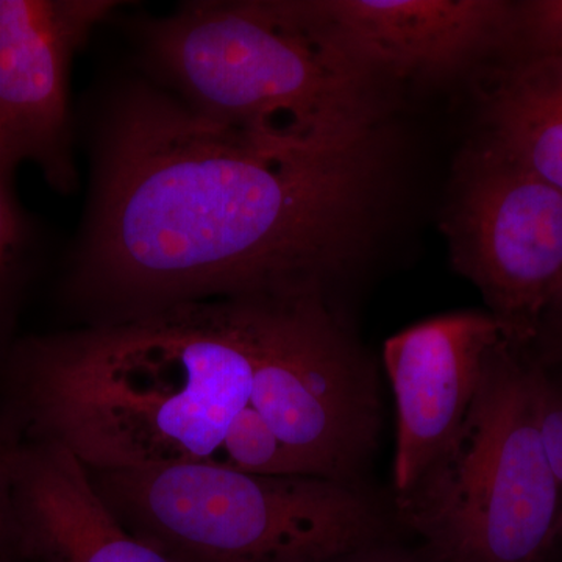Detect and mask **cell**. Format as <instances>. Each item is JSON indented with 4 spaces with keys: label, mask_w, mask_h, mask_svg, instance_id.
I'll return each mask as SVG.
<instances>
[{
    "label": "cell",
    "mask_w": 562,
    "mask_h": 562,
    "mask_svg": "<svg viewBox=\"0 0 562 562\" xmlns=\"http://www.w3.org/2000/svg\"><path fill=\"white\" fill-rule=\"evenodd\" d=\"M222 465L255 475H303L290 450L250 405L236 417L225 436Z\"/></svg>",
    "instance_id": "4fadbf2b"
},
{
    "label": "cell",
    "mask_w": 562,
    "mask_h": 562,
    "mask_svg": "<svg viewBox=\"0 0 562 562\" xmlns=\"http://www.w3.org/2000/svg\"><path fill=\"white\" fill-rule=\"evenodd\" d=\"M111 0H0V176L33 162L60 192L77 184L70 66Z\"/></svg>",
    "instance_id": "ba28073f"
},
{
    "label": "cell",
    "mask_w": 562,
    "mask_h": 562,
    "mask_svg": "<svg viewBox=\"0 0 562 562\" xmlns=\"http://www.w3.org/2000/svg\"><path fill=\"white\" fill-rule=\"evenodd\" d=\"M11 550L35 562H177L120 522L76 454L27 438L13 462Z\"/></svg>",
    "instance_id": "8fae6325"
},
{
    "label": "cell",
    "mask_w": 562,
    "mask_h": 562,
    "mask_svg": "<svg viewBox=\"0 0 562 562\" xmlns=\"http://www.w3.org/2000/svg\"><path fill=\"white\" fill-rule=\"evenodd\" d=\"M250 406L303 475L353 484L379 435V390L368 358L325 295L273 299Z\"/></svg>",
    "instance_id": "8992f818"
},
{
    "label": "cell",
    "mask_w": 562,
    "mask_h": 562,
    "mask_svg": "<svg viewBox=\"0 0 562 562\" xmlns=\"http://www.w3.org/2000/svg\"><path fill=\"white\" fill-rule=\"evenodd\" d=\"M562 538V508L560 513V517H558L557 528H554V535H553V542L557 541V539Z\"/></svg>",
    "instance_id": "ffe728a7"
},
{
    "label": "cell",
    "mask_w": 562,
    "mask_h": 562,
    "mask_svg": "<svg viewBox=\"0 0 562 562\" xmlns=\"http://www.w3.org/2000/svg\"><path fill=\"white\" fill-rule=\"evenodd\" d=\"M503 344L513 342L502 322L480 312L432 317L384 344L397 412L392 468L397 495L419 482L460 430L487 360Z\"/></svg>",
    "instance_id": "9c48e42d"
},
{
    "label": "cell",
    "mask_w": 562,
    "mask_h": 562,
    "mask_svg": "<svg viewBox=\"0 0 562 562\" xmlns=\"http://www.w3.org/2000/svg\"><path fill=\"white\" fill-rule=\"evenodd\" d=\"M155 85L262 138L351 143L384 128L387 81L351 60L310 2L194 0L136 22Z\"/></svg>",
    "instance_id": "3957f363"
},
{
    "label": "cell",
    "mask_w": 562,
    "mask_h": 562,
    "mask_svg": "<svg viewBox=\"0 0 562 562\" xmlns=\"http://www.w3.org/2000/svg\"><path fill=\"white\" fill-rule=\"evenodd\" d=\"M513 36L527 57L562 55V0H532L514 5Z\"/></svg>",
    "instance_id": "5bb4252c"
},
{
    "label": "cell",
    "mask_w": 562,
    "mask_h": 562,
    "mask_svg": "<svg viewBox=\"0 0 562 562\" xmlns=\"http://www.w3.org/2000/svg\"><path fill=\"white\" fill-rule=\"evenodd\" d=\"M24 238V221L11 195L10 179L0 176V305L9 291Z\"/></svg>",
    "instance_id": "2e32d148"
},
{
    "label": "cell",
    "mask_w": 562,
    "mask_h": 562,
    "mask_svg": "<svg viewBox=\"0 0 562 562\" xmlns=\"http://www.w3.org/2000/svg\"><path fill=\"white\" fill-rule=\"evenodd\" d=\"M554 57H562V55H554Z\"/></svg>",
    "instance_id": "7402d4cb"
},
{
    "label": "cell",
    "mask_w": 562,
    "mask_h": 562,
    "mask_svg": "<svg viewBox=\"0 0 562 562\" xmlns=\"http://www.w3.org/2000/svg\"><path fill=\"white\" fill-rule=\"evenodd\" d=\"M443 232L514 346L535 338L562 286V192L484 139L458 168Z\"/></svg>",
    "instance_id": "52a82bcc"
},
{
    "label": "cell",
    "mask_w": 562,
    "mask_h": 562,
    "mask_svg": "<svg viewBox=\"0 0 562 562\" xmlns=\"http://www.w3.org/2000/svg\"><path fill=\"white\" fill-rule=\"evenodd\" d=\"M5 554L7 553L0 554V562H9L5 560Z\"/></svg>",
    "instance_id": "44dd1931"
},
{
    "label": "cell",
    "mask_w": 562,
    "mask_h": 562,
    "mask_svg": "<svg viewBox=\"0 0 562 562\" xmlns=\"http://www.w3.org/2000/svg\"><path fill=\"white\" fill-rule=\"evenodd\" d=\"M272 301L181 303L33 336L7 357L3 406L25 438L66 447L91 471L222 465Z\"/></svg>",
    "instance_id": "7a4b0ae2"
},
{
    "label": "cell",
    "mask_w": 562,
    "mask_h": 562,
    "mask_svg": "<svg viewBox=\"0 0 562 562\" xmlns=\"http://www.w3.org/2000/svg\"><path fill=\"white\" fill-rule=\"evenodd\" d=\"M88 471L120 522L177 562H331L382 527L353 484L319 476L205 462Z\"/></svg>",
    "instance_id": "277c9868"
},
{
    "label": "cell",
    "mask_w": 562,
    "mask_h": 562,
    "mask_svg": "<svg viewBox=\"0 0 562 562\" xmlns=\"http://www.w3.org/2000/svg\"><path fill=\"white\" fill-rule=\"evenodd\" d=\"M492 146L562 192V57H531L502 72L484 102Z\"/></svg>",
    "instance_id": "7c38bea8"
},
{
    "label": "cell",
    "mask_w": 562,
    "mask_h": 562,
    "mask_svg": "<svg viewBox=\"0 0 562 562\" xmlns=\"http://www.w3.org/2000/svg\"><path fill=\"white\" fill-rule=\"evenodd\" d=\"M549 321L552 324L554 335H557L558 341L562 349V286L560 291L554 294L552 302L547 306L546 313H543L542 321ZM541 327V325H539Z\"/></svg>",
    "instance_id": "d6986e66"
},
{
    "label": "cell",
    "mask_w": 562,
    "mask_h": 562,
    "mask_svg": "<svg viewBox=\"0 0 562 562\" xmlns=\"http://www.w3.org/2000/svg\"><path fill=\"white\" fill-rule=\"evenodd\" d=\"M314 16L347 55L386 81L442 77L513 36L498 0H317Z\"/></svg>",
    "instance_id": "30bf717a"
},
{
    "label": "cell",
    "mask_w": 562,
    "mask_h": 562,
    "mask_svg": "<svg viewBox=\"0 0 562 562\" xmlns=\"http://www.w3.org/2000/svg\"><path fill=\"white\" fill-rule=\"evenodd\" d=\"M538 424L543 452L562 494V392L539 373Z\"/></svg>",
    "instance_id": "e0dca14e"
},
{
    "label": "cell",
    "mask_w": 562,
    "mask_h": 562,
    "mask_svg": "<svg viewBox=\"0 0 562 562\" xmlns=\"http://www.w3.org/2000/svg\"><path fill=\"white\" fill-rule=\"evenodd\" d=\"M331 562H419L409 557V554L398 552V550L379 549L373 546L366 549L357 550V552L346 554Z\"/></svg>",
    "instance_id": "ac0fdd59"
},
{
    "label": "cell",
    "mask_w": 562,
    "mask_h": 562,
    "mask_svg": "<svg viewBox=\"0 0 562 562\" xmlns=\"http://www.w3.org/2000/svg\"><path fill=\"white\" fill-rule=\"evenodd\" d=\"M24 431L13 414L0 405V554L11 550V480Z\"/></svg>",
    "instance_id": "9a60e30c"
},
{
    "label": "cell",
    "mask_w": 562,
    "mask_h": 562,
    "mask_svg": "<svg viewBox=\"0 0 562 562\" xmlns=\"http://www.w3.org/2000/svg\"><path fill=\"white\" fill-rule=\"evenodd\" d=\"M539 372L492 351L471 409L412 490L403 520L441 562H539L553 543L561 490L538 424Z\"/></svg>",
    "instance_id": "5b68a950"
},
{
    "label": "cell",
    "mask_w": 562,
    "mask_h": 562,
    "mask_svg": "<svg viewBox=\"0 0 562 562\" xmlns=\"http://www.w3.org/2000/svg\"><path fill=\"white\" fill-rule=\"evenodd\" d=\"M386 169L384 128L336 146L262 138L133 81L102 121L69 294L95 324L325 295L364 247Z\"/></svg>",
    "instance_id": "6da1fadb"
}]
</instances>
